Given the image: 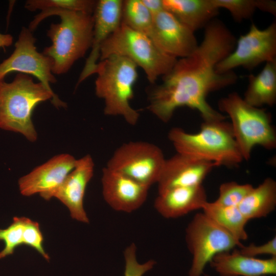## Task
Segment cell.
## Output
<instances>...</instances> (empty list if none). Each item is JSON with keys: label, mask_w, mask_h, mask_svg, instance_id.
Here are the masks:
<instances>
[{"label": "cell", "mask_w": 276, "mask_h": 276, "mask_svg": "<svg viewBox=\"0 0 276 276\" xmlns=\"http://www.w3.org/2000/svg\"><path fill=\"white\" fill-rule=\"evenodd\" d=\"M236 39L220 20L213 19L204 28L203 39L189 56L177 59L162 82L151 89L148 109L168 123L180 107L197 110L203 121L225 120V117L207 102L211 92L236 82L233 72L220 74L217 64L234 49Z\"/></svg>", "instance_id": "1"}, {"label": "cell", "mask_w": 276, "mask_h": 276, "mask_svg": "<svg viewBox=\"0 0 276 276\" xmlns=\"http://www.w3.org/2000/svg\"><path fill=\"white\" fill-rule=\"evenodd\" d=\"M55 15L60 17L61 22L51 25L47 36L52 44L42 53L52 60V73L59 75L66 73L91 48L94 19L93 14L81 12H40L30 22L29 29L34 31L42 20Z\"/></svg>", "instance_id": "2"}, {"label": "cell", "mask_w": 276, "mask_h": 276, "mask_svg": "<svg viewBox=\"0 0 276 276\" xmlns=\"http://www.w3.org/2000/svg\"><path fill=\"white\" fill-rule=\"evenodd\" d=\"M49 100L57 108L66 107L54 92L40 82L35 83L29 75L18 73L10 83L0 81V128L35 142L37 134L32 113L38 104Z\"/></svg>", "instance_id": "3"}, {"label": "cell", "mask_w": 276, "mask_h": 276, "mask_svg": "<svg viewBox=\"0 0 276 276\" xmlns=\"http://www.w3.org/2000/svg\"><path fill=\"white\" fill-rule=\"evenodd\" d=\"M168 137L177 153L210 162L217 166H237L243 158L230 123L224 120L203 121L199 132L188 133L172 128Z\"/></svg>", "instance_id": "4"}, {"label": "cell", "mask_w": 276, "mask_h": 276, "mask_svg": "<svg viewBox=\"0 0 276 276\" xmlns=\"http://www.w3.org/2000/svg\"><path fill=\"white\" fill-rule=\"evenodd\" d=\"M137 67L125 57L112 55L98 63L96 73L95 93L104 101V114L121 116L133 126L140 118L139 112L130 103L138 77Z\"/></svg>", "instance_id": "5"}, {"label": "cell", "mask_w": 276, "mask_h": 276, "mask_svg": "<svg viewBox=\"0 0 276 276\" xmlns=\"http://www.w3.org/2000/svg\"><path fill=\"white\" fill-rule=\"evenodd\" d=\"M218 107L230 118L234 136L243 160L250 158L253 148L276 147V132L271 116L265 109L247 103L237 93L221 98Z\"/></svg>", "instance_id": "6"}, {"label": "cell", "mask_w": 276, "mask_h": 276, "mask_svg": "<svg viewBox=\"0 0 276 276\" xmlns=\"http://www.w3.org/2000/svg\"><path fill=\"white\" fill-rule=\"evenodd\" d=\"M112 55L132 61L143 70L153 84L158 77L168 73L178 59L162 51L147 35L122 22L102 44L99 59Z\"/></svg>", "instance_id": "7"}, {"label": "cell", "mask_w": 276, "mask_h": 276, "mask_svg": "<svg viewBox=\"0 0 276 276\" xmlns=\"http://www.w3.org/2000/svg\"><path fill=\"white\" fill-rule=\"evenodd\" d=\"M186 241L192 255L189 276H202L217 254L244 245L203 212L196 214L188 224Z\"/></svg>", "instance_id": "8"}, {"label": "cell", "mask_w": 276, "mask_h": 276, "mask_svg": "<svg viewBox=\"0 0 276 276\" xmlns=\"http://www.w3.org/2000/svg\"><path fill=\"white\" fill-rule=\"evenodd\" d=\"M165 161L162 150L156 145L129 142L115 150L106 167L150 188L157 183Z\"/></svg>", "instance_id": "9"}, {"label": "cell", "mask_w": 276, "mask_h": 276, "mask_svg": "<svg viewBox=\"0 0 276 276\" xmlns=\"http://www.w3.org/2000/svg\"><path fill=\"white\" fill-rule=\"evenodd\" d=\"M276 60V22L264 29L252 24L248 31L236 40L233 51L216 66L220 74L238 67L253 70L263 62Z\"/></svg>", "instance_id": "10"}, {"label": "cell", "mask_w": 276, "mask_h": 276, "mask_svg": "<svg viewBox=\"0 0 276 276\" xmlns=\"http://www.w3.org/2000/svg\"><path fill=\"white\" fill-rule=\"evenodd\" d=\"M35 41L32 32L23 27L14 52L0 64V81L8 74L17 72L36 77L49 90L54 92L50 85L56 82L52 72L53 61L37 52Z\"/></svg>", "instance_id": "11"}, {"label": "cell", "mask_w": 276, "mask_h": 276, "mask_svg": "<svg viewBox=\"0 0 276 276\" xmlns=\"http://www.w3.org/2000/svg\"><path fill=\"white\" fill-rule=\"evenodd\" d=\"M77 159L69 154L57 155L18 180L20 193L25 196L39 194L46 200L74 168Z\"/></svg>", "instance_id": "12"}, {"label": "cell", "mask_w": 276, "mask_h": 276, "mask_svg": "<svg viewBox=\"0 0 276 276\" xmlns=\"http://www.w3.org/2000/svg\"><path fill=\"white\" fill-rule=\"evenodd\" d=\"M150 38L162 51L176 59L189 56L198 45L194 32L165 10L153 16Z\"/></svg>", "instance_id": "13"}, {"label": "cell", "mask_w": 276, "mask_h": 276, "mask_svg": "<svg viewBox=\"0 0 276 276\" xmlns=\"http://www.w3.org/2000/svg\"><path fill=\"white\" fill-rule=\"evenodd\" d=\"M123 1L99 0L93 13L94 24L91 52L80 75L76 86L96 74L103 43L120 26L122 21Z\"/></svg>", "instance_id": "14"}, {"label": "cell", "mask_w": 276, "mask_h": 276, "mask_svg": "<svg viewBox=\"0 0 276 276\" xmlns=\"http://www.w3.org/2000/svg\"><path fill=\"white\" fill-rule=\"evenodd\" d=\"M102 194L113 210L131 213L145 202L149 187L106 167L102 170Z\"/></svg>", "instance_id": "15"}, {"label": "cell", "mask_w": 276, "mask_h": 276, "mask_svg": "<svg viewBox=\"0 0 276 276\" xmlns=\"http://www.w3.org/2000/svg\"><path fill=\"white\" fill-rule=\"evenodd\" d=\"M94 166L89 154L77 159L74 168L53 194V197L67 208L73 219L85 223L89 222V219L83 200L87 186L94 175Z\"/></svg>", "instance_id": "16"}, {"label": "cell", "mask_w": 276, "mask_h": 276, "mask_svg": "<svg viewBox=\"0 0 276 276\" xmlns=\"http://www.w3.org/2000/svg\"><path fill=\"white\" fill-rule=\"evenodd\" d=\"M215 164L177 153L166 161L157 182L158 193L171 188L201 185Z\"/></svg>", "instance_id": "17"}, {"label": "cell", "mask_w": 276, "mask_h": 276, "mask_svg": "<svg viewBox=\"0 0 276 276\" xmlns=\"http://www.w3.org/2000/svg\"><path fill=\"white\" fill-rule=\"evenodd\" d=\"M220 276H260L276 274V257L262 259L235 248L217 254L209 263Z\"/></svg>", "instance_id": "18"}, {"label": "cell", "mask_w": 276, "mask_h": 276, "mask_svg": "<svg viewBox=\"0 0 276 276\" xmlns=\"http://www.w3.org/2000/svg\"><path fill=\"white\" fill-rule=\"evenodd\" d=\"M207 201L205 190L201 185L175 187L158 193L154 205L162 216L169 219L202 209Z\"/></svg>", "instance_id": "19"}, {"label": "cell", "mask_w": 276, "mask_h": 276, "mask_svg": "<svg viewBox=\"0 0 276 276\" xmlns=\"http://www.w3.org/2000/svg\"><path fill=\"white\" fill-rule=\"evenodd\" d=\"M0 241L4 247L0 251V259L13 254L15 249L22 245L37 251L45 260L50 257L43 247V237L39 224L25 217H14L12 223L5 229H0Z\"/></svg>", "instance_id": "20"}, {"label": "cell", "mask_w": 276, "mask_h": 276, "mask_svg": "<svg viewBox=\"0 0 276 276\" xmlns=\"http://www.w3.org/2000/svg\"><path fill=\"white\" fill-rule=\"evenodd\" d=\"M164 9L193 32L205 27L219 9L212 0H163Z\"/></svg>", "instance_id": "21"}, {"label": "cell", "mask_w": 276, "mask_h": 276, "mask_svg": "<svg viewBox=\"0 0 276 276\" xmlns=\"http://www.w3.org/2000/svg\"><path fill=\"white\" fill-rule=\"evenodd\" d=\"M243 100L248 104L261 108L276 102V60L266 63L257 75H250Z\"/></svg>", "instance_id": "22"}, {"label": "cell", "mask_w": 276, "mask_h": 276, "mask_svg": "<svg viewBox=\"0 0 276 276\" xmlns=\"http://www.w3.org/2000/svg\"><path fill=\"white\" fill-rule=\"evenodd\" d=\"M276 206V182L271 177L265 178L254 187L237 206L248 221L267 217Z\"/></svg>", "instance_id": "23"}, {"label": "cell", "mask_w": 276, "mask_h": 276, "mask_svg": "<svg viewBox=\"0 0 276 276\" xmlns=\"http://www.w3.org/2000/svg\"><path fill=\"white\" fill-rule=\"evenodd\" d=\"M203 212L238 240L248 238L245 229L248 221L237 206H224L214 202H206L202 208Z\"/></svg>", "instance_id": "24"}, {"label": "cell", "mask_w": 276, "mask_h": 276, "mask_svg": "<svg viewBox=\"0 0 276 276\" xmlns=\"http://www.w3.org/2000/svg\"><path fill=\"white\" fill-rule=\"evenodd\" d=\"M218 8L227 10L236 21L250 18L257 9L275 16L276 2L271 0H212Z\"/></svg>", "instance_id": "25"}, {"label": "cell", "mask_w": 276, "mask_h": 276, "mask_svg": "<svg viewBox=\"0 0 276 276\" xmlns=\"http://www.w3.org/2000/svg\"><path fill=\"white\" fill-rule=\"evenodd\" d=\"M121 22L150 37L153 15L142 0H125L123 1Z\"/></svg>", "instance_id": "26"}, {"label": "cell", "mask_w": 276, "mask_h": 276, "mask_svg": "<svg viewBox=\"0 0 276 276\" xmlns=\"http://www.w3.org/2000/svg\"><path fill=\"white\" fill-rule=\"evenodd\" d=\"M96 4L97 1L93 0H28L25 7L31 11L38 9L43 13L67 10L93 14Z\"/></svg>", "instance_id": "27"}, {"label": "cell", "mask_w": 276, "mask_h": 276, "mask_svg": "<svg viewBox=\"0 0 276 276\" xmlns=\"http://www.w3.org/2000/svg\"><path fill=\"white\" fill-rule=\"evenodd\" d=\"M253 188L251 184H240L233 181L222 183L219 187L218 197L214 202L221 206H237Z\"/></svg>", "instance_id": "28"}, {"label": "cell", "mask_w": 276, "mask_h": 276, "mask_svg": "<svg viewBox=\"0 0 276 276\" xmlns=\"http://www.w3.org/2000/svg\"><path fill=\"white\" fill-rule=\"evenodd\" d=\"M136 246L132 243L124 250V276H143L153 268L155 261L150 260L144 263H140L136 259Z\"/></svg>", "instance_id": "29"}, {"label": "cell", "mask_w": 276, "mask_h": 276, "mask_svg": "<svg viewBox=\"0 0 276 276\" xmlns=\"http://www.w3.org/2000/svg\"><path fill=\"white\" fill-rule=\"evenodd\" d=\"M238 250L242 254L252 257L260 255H270L276 257V237L274 236L266 243L261 245L251 243L247 246L243 245Z\"/></svg>", "instance_id": "30"}, {"label": "cell", "mask_w": 276, "mask_h": 276, "mask_svg": "<svg viewBox=\"0 0 276 276\" xmlns=\"http://www.w3.org/2000/svg\"><path fill=\"white\" fill-rule=\"evenodd\" d=\"M142 1L153 16L164 10L163 0H142Z\"/></svg>", "instance_id": "31"}, {"label": "cell", "mask_w": 276, "mask_h": 276, "mask_svg": "<svg viewBox=\"0 0 276 276\" xmlns=\"http://www.w3.org/2000/svg\"><path fill=\"white\" fill-rule=\"evenodd\" d=\"M13 37L10 34L0 33V48L9 47L12 44Z\"/></svg>", "instance_id": "32"}, {"label": "cell", "mask_w": 276, "mask_h": 276, "mask_svg": "<svg viewBox=\"0 0 276 276\" xmlns=\"http://www.w3.org/2000/svg\"><path fill=\"white\" fill-rule=\"evenodd\" d=\"M203 275H204V276H210V275L207 274H204Z\"/></svg>", "instance_id": "33"}, {"label": "cell", "mask_w": 276, "mask_h": 276, "mask_svg": "<svg viewBox=\"0 0 276 276\" xmlns=\"http://www.w3.org/2000/svg\"><path fill=\"white\" fill-rule=\"evenodd\" d=\"M260 276H267V275H260Z\"/></svg>", "instance_id": "34"}]
</instances>
